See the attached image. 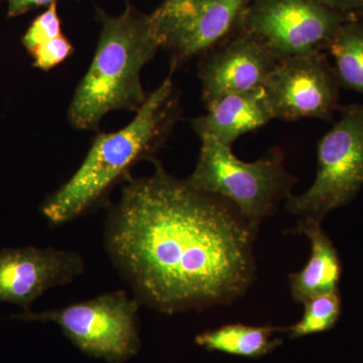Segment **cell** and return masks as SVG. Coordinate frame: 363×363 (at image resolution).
I'll list each match as a JSON object with an SVG mask.
<instances>
[{
	"mask_svg": "<svg viewBox=\"0 0 363 363\" xmlns=\"http://www.w3.org/2000/svg\"><path fill=\"white\" fill-rule=\"evenodd\" d=\"M126 180L104 227L112 264L140 303L173 313L226 304L255 276V231L233 204L169 175Z\"/></svg>",
	"mask_w": 363,
	"mask_h": 363,
	"instance_id": "1",
	"label": "cell"
},
{
	"mask_svg": "<svg viewBox=\"0 0 363 363\" xmlns=\"http://www.w3.org/2000/svg\"><path fill=\"white\" fill-rule=\"evenodd\" d=\"M172 74L149 93L130 124L113 133H98L77 171L48 196L40 212L51 225L87 213L128 178L138 162L155 160L181 116L180 96Z\"/></svg>",
	"mask_w": 363,
	"mask_h": 363,
	"instance_id": "2",
	"label": "cell"
},
{
	"mask_svg": "<svg viewBox=\"0 0 363 363\" xmlns=\"http://www.w3.org/2000/svg\"><path fill=\"white\" fill-rule=\"evenodd\" d=\"M97 16L101 30L94 57L68 109L69 123L78 130H99L109 112L140 111L149 95L140 73L161 49L150 14L133 4L118 16L98 9Z\"/></svg>",
	"mask_w": 363,
	"mask_h": 363,
	"instance_id": "3",
	"label": "cell"
},
{
	"mask_svg": "<svg viewBox=\"0 0 363 363\" xmlns=\"http://www.w3.org/2000/svg\"><path fill=\"white\" fill-rule=\"evenodd\" d=\"M187 180L198 190L233 204L257 233L260 222L292 195L297 178L289 173L284 152L278 149L247 162L233 155V147L202 140L197 164Z\"/></svg>",
	"mask_w": 363,
	"mask_h": 363,
	"instance_id": "4",
	"label": "cell"
},
{
	"mask_svg": "<svg viewBox=\"0 0 363 363\" xmlns=\"http://www.w3.org/2000/svg\"><path fill=\"white\" fill-rule=\"evenodd\" d=\"M140 304L138 298L119 290L59 309L28 310L13 315L11 319L57 324L87 357L108 363H123L135 357L140 348Z\"/></svg>",
	"mask_w": 363,
	"mask_h": 363,
	"instance_id": "5",
	"label": "cell"
},
{
	"mask_svg": "<svg viewBox=\"0 0 363 363\" xmlns=\"http://www.w3.org/2000/svg\"><path fill=\"white\" fill-rule=\"evenodd\" d=\"M338 111V121L318 143L314 183L286 199V210L303 219L321 222L352 201L363 186V104L340 106Z\"/></svg>",
	"mask_w": 363,
	"mask_h": 363,
	"instance_id": "6",
	"label": "cell"
},
{
	"mask_svg": "<svg viewBox=\"0 0 363 363\" xmlns=\"http://www.w3.org/2000/svg\"><path fill=\"white\" fill-rule=\"evenodd\" d=\"M321 0H248L242 30L281 60L327 51L348 18Z\"/></svg>",
	"mask_w": 363,
	"mask_h": 363,
	"instance_id": "7",
	"label": "cell"
},
{
	"mask_svg": "<svg viewBox=\"0 0 363 363\" xmlns=\"http://www.w3.org/2000/svg\"><path fill=\"white\" fill-rule=\"evenodd\" d=\"M248 0H162L150 13L171 73L199 58L242 28Z\"/></svg>",
	"mask_w": 363,
	"mask_h": 363,
	"instance_id": "8",
	"label": "cell"
},
{
	"mask_svg": "<svg viewBox=\"0 0 363 363\" xmlns=\"http://www.w3.org/2000/svg\"><path fill=\"white\" fill-rule=\"evenodd\" d=\"M274 119L333 121L340 85L324 52L281 60L264 85Z\"/></svg>",
	"mask_w": 363,
	"mask_h": 363,
	"instance_id": "9",
	"label": "cell"
},
{
	"mask_svg": "<svg viewBox=\"0 0 363 363\" xmlns=\"http://www.w3.org/2000/svg\"><path fill=\"white\" fill-rule=\"evenodd\" d=\"M279 62L262 40L241 28L198 58L205 107L226 95L264 87Z\"/></svg>",
	"mask_w": 363,
	"mask_h": 363,
	"instance_id": "10",
	"label": "cell"
},
{
	"mask_svg": "<svg viewBox=\"0 0 363 363\" xmlns=\"http://www.w3.org/2000/svg\"><path fill=\"white\" fill-rule=\"evenodd\" d=\"M84 272V259L72 250L35 247L1 250L0 303L28 311L43 294L68 285Z\"/></svg>",
	"mask_w": 363,
	"mask_h": 363,
	"instance_id": "11",
	"label": "cell"
},
{
	"mask_svg": "<svg viewBox=\"0 0 363 363\" xmlns=\"http://www.w3.org/2000/svg\"><path fill=\"white\" fill-rule=\"evenodd\" d=\"M206 108L204 116L193 119V130L201 142L213 140L229 147L274 119L264 88L226 95Z\"/></svg>",
	"mask_w": 363,
	"mask_h": 363,
	"instance_id": "12",
	"label": "cell"
},
{
	"mask_svg": "<svg viewBox=\"0 0 363 363\" xmlns=\"http://www.w3.org/2000/svg\"><path fill=\"white\" fill-rule=\"evenodd\" d=\"M313 219H302L293 233L305 234L311 242V255L304 269L290 274V288L296 302L337 292L340 259L330 238Z\"/></svg>",
	"mask_w": 363,
	"mask_h": 363,
	"instance_id": "13",
	"label": "cell"
},
{
	"mask_svg": "<svg viewBox=\"0 0 363 363\" xmlns=\"http://www.w3.org/2000/svg\"><path fill=\"white\" fill-rule=\"evenodd\" d=\"M274 327L225 325L215 330L204 332L196 337V343L205 350L220 351L238 357H264L278 347L281 341L272 340Z\"/></svg>",
	"mask_w": 363,
	"mask_h": 363,
	"instance_id": "14",
	"label": "cell"
},
{
	"mask_svg": "<svg viewBox=\"0 0 363 363\" xmlns=\"http://www.w3.org/2000/svg\"><path fill=\"white\" fill-rule=\"evenodd\" d=\"M327 52L341 88L363 95V16L348 18L331 40Z\"/></svg>",
	"mask_w": 363,
	"mask_h": 363,
	"instance_id": "15",
	"label": "cell"
},
{
	"mask_svg": "<svg viewBox=\"0 0 363 363\" xmlns=\"http://www.w3.org/2000/svg\"><path fill=\"white\" fill-rule=\"evenodd\" d=\"M303 304L302 319L290 330L293 338L329 330L340 316L341 302L337 292L308 298Z\"/></svg>",
	"mask_w": 363,
	"mask_h": 363,
	"instance_id": "16",
	"label": "cell"
},
{
	"mask_svg": "<svg viewBox=\"0 0 363 363\" xmlns=\"http://www.w3.org/2000/svg\"><path fill=\"white\" fill-rule=\"evenodd\" d=\"M60 35H62L61 20L58 14V2H56L33 21L23 35V45L26 51L32 54L40 45Z\"/></svg>",
	"mask_w": 363,
	"mask_h": 363,
	"instance_id": "17",
	"label": "cell"
},
{
	"mask_svg": "<svg viewBox=\"0 0 363 363\" xmlns=\"http://www.w3.org/2000/svg\"><path fill=\"white\" fill-rule=\"evenodd\" d=\"M74 45L65 35L48 40L32 52L33 67L42 71L52 70L65 62L74 52Z\"/></svg>",
	"mask_w": 363,
	"mask_h": 363,
	"instance_id": "18",
	"label": "cell"
},
{
	"mask_svg": "<svg viewBox=\"0 0 363 363\" xmlns=\"http://www.w3.org/2000/svg\"><path fill=\"white\" fill-rule=\"evenodd\" d=\"M58 0H9V9L7 16L9 18H18L40 7H49L52 4H56Z\"/></svg>",
	"mask_w": 363,
	"mask_h": 363,
	"instance_id": "19",
	"label": "cell"
},
{
	"mask_svg": "<svg viewBox=\"0 0 363 363\" xmlns=\"http://www.w3.org/2000/svg\"><path fill=\"white\" fill-rule=\"evenodd\" d=\"M339 13L350 16H363V0H321Z\"/></svg>",
	"mask_w": 363,
	"mask_h": 363,
	"instance_id": "20",
	"label": "cell"
},
{
	"mask_svg": "<svg viewBox=\"0 0 363 363\" xmlns=\"http://www.w3.org/2000/svg\"><path fill=\"white\" fill-rule=\"evenodd\" d=\"M2 0H0V4H1Z\"/></svg>",
	"mask_w": 363,
	"mask_h": 363,
	"instance_id": "21",
	"label": "cell"
}]
</instances>
